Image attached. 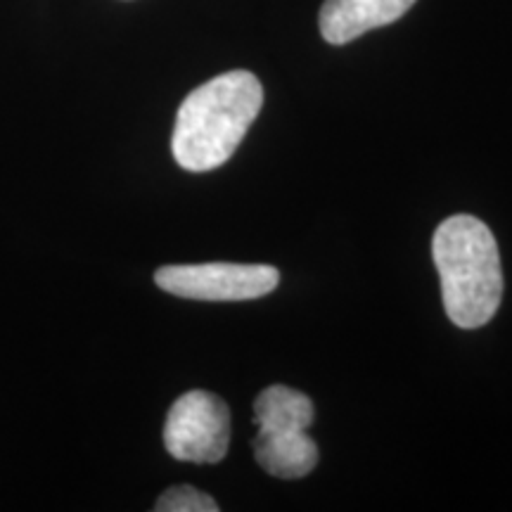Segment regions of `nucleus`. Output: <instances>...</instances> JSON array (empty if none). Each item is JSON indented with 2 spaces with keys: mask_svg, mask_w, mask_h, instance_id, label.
Here are the masks:
<instances>
[{
  "mask_svg": "<svg viewBox=\"0 0 512 512\" xmlns=\"http://www.w3.org/2000/svg\"><path fill=\"white\" fill-rule=\"evenodd\" d=\"M264 105V88L252 72L235 69L202 83L176 114L171 152L192 174L219 169L235 155Z\"/></svg>",
  "mask_w": 512,
  "mask_h": 512,
  "instance_id": "obj_1",
  "label": "nucleus"
},
{
  "mask_svg": "<svg viewBox=\"0 0 512 512\" xmlns=\"http://www.w3.org/2000/svg\"><path fill=\"white\" fill-rule=\"evenodd\" d=\"M446 316L463 330H477L496 316L503 299L501 254L491 228L470 214H456L432 240Z\"/></svg>",
  "mask_w": 512,
  "mask_h": 512,
  "instance_id": "obj_2",
  "label": "nucleus"
},
{
  "mask_svg": "<svg viewBox=\"0 0 512 512\" xmlns=\"http://www.w3.org/2000/svg\"><path fill=\"white\" fill-rule=\"evenodd\" d=\"M164 446L183 463H221L230 446V411L226 401L202 389L183 394L166 415Z\"/></svg>",
  "mask_w": 512,
  "mask_h": 512,
  "instance_id": "obj_3",
  "label": "nucleus"
},
{
  "mask_svg": "<svg viewBox=\"0 0 512 512\" xmlns=\"http://www.w3.org/2000/svg\"><path fill=\"white\" fill-rule=\"evenodd\" d=\"M155 283L164 292L197 302H247L271 294L280 273L264 264L164 266L155 273Z\"/></svg>",
  "mask_w": 512,
  "mask_h": 512,
  "instance_id": "obj_4",
  "label": "nucleus"
},
{
  "mask_svg": "<svg viewBox=\"0 0 512 512\" xmlns=\"http://www.w3.org/2000/svg\"><path fill=\"white\" fill-rule=\"evenodd\" d=\"M415 0H325L320 8V34L332 46H344L366 31L401 19Z\"/></svg>",
  "mask_w": 512,
  "mask_h": 512,
  "instance_id": "obj_5",
  "label": "nucleus"
},
{
  "mask_svg": "<svg viewBox=\"0 0 512 512\" xmlns=\"http://www.w3.org/2000/svg\"><path fill=\"white\" fill-rule=\"evenodd\" d=\"M254 456L268 475L302 479L318 465V446L306 432H266L254 439Z\"/></svg>",
  "mask_w": 512,
  "mask_h": 512,
  "instance_id": "obj_6",
  "label": "nucleus"
},
{
  "mask_svg": "<svg viewBox=\"0 0 512 512\" xmlns=\"http://www.w3.org/2000/svg\"><path fill=\"white\" fill-rule=\"evenodd\" d=\"M254 418L266 432H306L313 422V403L297 389L273 384L256 399Z\"/></svg>",
  "mask_w": 512,
  "mask_h": 512,
  "instance_id": "obj_7",
  "label": "nucleus"
},
{
  "mask_svg": "<svg viewBox=\"0 0 512 512\" xmlns=\"http://www.w3.org/2000/svg\"><path fill=\"white\" fill-rule=\"evenodd\" d=\"M157 512H219V503L195 486H174L164 491L155 505Z\"/></svg>",
  "mask_w": 512,
  "mask_h": 512,
  "instance_id": "obj_8",
  "label": "nucleus"
}]
</instances>
